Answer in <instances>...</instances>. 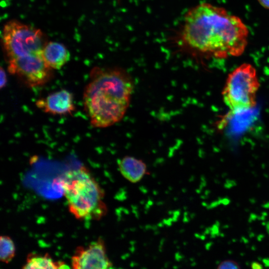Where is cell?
<instances>
[{
	"mask_svg": "<svg viewBox=\"0 0 269 269\" xmlns=\"http://www.w3.org/2000/svg\"><path fill=\"white\" fill-rule=\"evenodd\" d=\"M248 35L247 27L239 17L204 2L186 12L179 40L192 53L224 58L243 54Z\"/></svg>",
	"mask_w": 269,
	"mask_h": 269,
	"instance_id": "cell-1",
	"label": "cell"
},
{
	"mask_svg": "<svg viewBox=\"0 0 269 269\" xmlns=\"http://www.w3.org/2000/svg\"><path fill=\"white\" fill-rule=\"evenodd\" d=\"M90 75L83 93L85 111L93 127H109L126 113L134 89L133 80L119 67H96Z\"/></svg>",
	"mask_w": 269,
	"mask_h": 269,
	"instance_id": "cell-2",
	"label": "cell"
},
{
	"mask_svg": "<svg viewBox=\"0 0 269 269\" xmlns=\"http://www.w3.org/2000/svg\"><path fill=\"white\" fill-rule=\"evenodd\" d=\"M69 212L78 220H99L108 212L105 192L84 166L68 170L56 179Z\"/></svg>",
	"mask_w": 269,
	"mask_h": 269,
	"instance_id": "cell-3",
	"label": "cell"
},
{
	"mask_svg": "<svg viewBox=\"0 0 269 269\" xmlns=\"http://www.w3.org/2000/svg\"><path fill=\"white\" fill-rule=\"evenodd\" d=\"M259 86L254 67L242 64L229 74L222 92L223 101L232 114L247 112L256 105Z\"/></svg>",
	"mask_w": 269,
	"mask_h": 269,
	"instance_id": "cell-4",
	"label": "cell"
},
{
	"mask_svg": "<svg viewBox=\"0 0 269 269\" xmlns=\"http://www.w3.org/2000/svg\"><path fill=\"white\" fill-rule=\"evenodd\" d=\"M1 40L7 61L42 53L47 43L41 30L16 20L4 25Z\"/></svg>",
	"mask_w": 269,
	"mask_h": 269,
	"instance_id": "cell-5",
	"label": "cell"
},
{
	"mask_svg": "<svg viewBox=\"0 0 269 269\" xmlns=\"http://www.w3.org/2000/svg\"><path fill=\"white\" fill-rule=\"evenodd\" d=\"M7 62L8 72L28 87L43 86L52 77L53 69L44 61L42 53L11 59Z\"/></svg>",
	"mask_w": 269,
	"mask_h": 269,
	"instance_id": "cell-6",
	"label": "cell"
},
{
	"mask_svg": "<svg viewBox=\"0 0 269 269\" xmlns=\"http://www.w3.org/2000/svg\"><path fill=\"white\" fill-rule=\"evenodd\" d=\"M74 269H107L113 264L107 254L105 242L100 237L86 246H78L71 257Z\"/></svg>",
	"mask_w": 269,
	"mask_h": 269,
	"instance_id": "cell-7",
	"label": "cell"
},
{
	"mask_svg": "<svg viewBox=\"0 0 269 269\" xmlns=\"http://www.w3.org/2000/svg\"><path fill=\"white\" fill-rule=\"evenodd\" d=\"M35 105L43 112L52 115H71L75 110L73 94L65 89L39 99Z\"/></svg>",
	"mask_w": 269,
	"mask_h": 269,
	"instance_id": "cell-8",
	"label": "cell"
},
{
	"mask_svg": "<svg viewBox=\"0 0 269 269\" xmlns=\"http://www.w3.org/2000/svg\"><path fill=\"white\" fill-rule=\"evenodd\" d=\"M46 64L52 69L58 70L70 59V53L63 44L57 42H47L42 50Z\"/></svg>",
	"mask_w": 269,
	"mask_h": 269,
	"instance_id": "cell-9",
	"label": "cell"
},
{
	"mask_svg": "<svg viewBox=\"0 0 269 269\" xmlns=\"http://www.w3.org/2000/svg\"><path fill=\"white\" fill-rule=\"evenodd\" d=\"M120 173L132 183L139 182L147 174V166L141 159L132 156H125L118 161Z\"/></svg>",
	"mask_w": 269,
	"mask_h": 269,
	"instance_id": "cell-10",
	"label": "cell"
},
{
	"mask_svg": "<svg viewBox=\"0 0 269 269\" xmlns=\"http://www.w3.org/2000/svg\"><path fill=\"white\" fill-rule=\"evenodd\" d=\"M69 268L62 261H55L48 253L41 255L36 253L28 254L26 262L22 267L28 269H57Z\"/></svg>",
	"mask_w": 269,
	"mask_h": 269,
	"instance_id": "cell-11",
	"label": "cell"
},
{
	"mask_svg": "<svg viewBox=\"0 0 269 269\" xmlns=\"http://www.w3.org/2000/svg\"><path fill=\"white\" fill-rule=\"evenodd\" d=\"M15 254L14 243L10 237L6 235L0 237V260L8 264L13 259Z\"/></svg>",
	"mask_w": 269,
	"mask_h": 269,
	"instance_id": "cell-12",
	"label": "cell"
},
{
	"mask_svg": "<svg viewBox=\"0 0 269 269\" xmlns=\"http://www.w3.org/2000/svg\"><path fill=\"white\" fill-rule=\"evenodd\" d=\"M239 265L235 261L231 260L222 262L218 266V269H240Z\"/></svg>",
	"mask_w": 269,
	"mask_h": 269,
	"instance_id": "cell-13",
	"label": "cell"
},
{
	"mask_svg": "<svg viewBox=\"0 0 269 269\" xmlns=\"http://www.w3.org/2000/svg\"><path fill=\"white\" fill-rule=\"evenodd\" d=\"M7 76L5 71L2 67L0 68V88H4L7 83Z\"/></svg>",
	"mask_w": 269,
	"mask_h": 269,
	"instance_id": "cell-14",
	"label": "cell"
},
{
	"mask_svg": "<svg viewBox=\"0 0 269 269\" xmlns=\"http://www.w3.org/2000/svg\"><path fill=\"white\" fill-rule=\"evenodd\" d=\"M264 8L269 9V0H257Z\"/></svg>",
	"mask_w": 269,
	"mask_h": 269,
	"instance_id": "cell-15",
	"label": "cell"
},
{
	"mask_svg": "<svg viewBox=\"0 0 269 269\" xmlns=\"http://www.w3.org/2000/svg\"><path fill=\"white\" fill-rule=\"evenodd\" d=\"M252 268L253 269H262L263 267L259 263L257 262H254L252 264Z\"/></svg>",
	"mask_w": 269,
	"mask_h": 269,
	"instance_id": "cell-16",
	"label": "cell"
}]
</instances>
